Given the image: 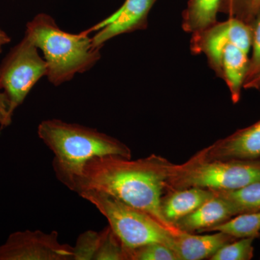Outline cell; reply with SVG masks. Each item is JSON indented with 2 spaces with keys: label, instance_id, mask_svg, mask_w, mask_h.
<instances>
[{
  "label": "cell",
  "instance_id": "cell-4",
  "mask_svg": "<svg viewBox=\"0 0 260 260\" xmlns=\"http://www.w3.org/2000/svg\"><path fill=\"white\" fill-rule=\"evenodd\" d=\"M257 181L260 160H205L194 155L181 165L170 162L167 191L189 187L236 190Z\"/></svg>",
  "mask_w": 260,
  "mask_h": 260
},
{
  "label": "cell",
  "instance_id": "cell-5",
  "mask_svg": "<svg viewBox=\"0 0 260 260\" xmlns=\"http://www.w3.org/2000/svg\"><path fill=\"white\" fill-rule=\"evenodd\" d=\"M78 194L107 219L128 255L129 251L151 243H162L172 249L174 235L148 213L101 191L85 190Z\"/></svg>",
  "mask_w": 260,
  "mask_h": 260
},
{
  "label": "cell",
  "instance_id": "cell-3",
  "mask_svg": "<svg viewBox=\"0 0 260 260\" xmlns=\"http://www.w3.org/2000/svg\"><path fill=\"white\" fill-rule=\"evenodd\" d=\"M88 35L85 30L65 32L52 17L40 13L27 24L25 37L42 51L49 82L59 85L91 69L100 59L101 49L94 47Z\"/></svg>",
  "mask_w": 260,
  "mask_h": 260
},
{
  "label": "cell",
  "instance_id": "cell-2",
  "mask_svg": "<svg viewBox=\"0 0 260 260\" xmlns=\"http://www.w3.org/2000/svg\"><path fill=\"white\" fill-rule=\"evenodd\" d=\"M38 135L54 153L56 177L70 190L90 159L105 155L132 158L130 149L119 140L80 124L47 119L39 124Z\"/></svg>",
  "mask_w": 260,
  "mask_h": 260
},
{
  "label": "cell",
  "instance_id": "cell-12",
  "mask_svg": "<svg viewBox=\"0 0 260 260\" xmlns=\"http://www.w3.org/2000/svg\"><path fill=\"white\" fill-rule=\"evenodd\" d=\"M238 215L234 205L217 191L194 212L176 223L185 232H204Z\"/></svg>",
  "mask_w": 260,
  "mask_h": 260
},
{
  "label": "cell",
  "instance_id": "cell-19",
  "mask_svg": "<svg viewBox=\"0 0 260 260\" xmlns=\"http://www.w3.org/2000/svg\"><path fill=\"white\" fill-rule=\"evenodd\" d=\"M260 10V0H222L219 13L251 25Z\"/></svg>",
  "mask_w": 260,
  "mask_h": 260
},
{
  "label": "cell",
  "instance_id": "cell-15",
  "mask_svg": "<svg viewBox=\"0 0 260 260\" xmlns=\"http://www.w3.org/2000/svg\"><path fill=\"white\" fill-rule=\"evenodd\" d=\"M250 51V48L237 43H230L224 49L222 55L220 78L226 84L234 104H237L240 100L249 66Z\"/></svg>",
  "mask_w": 260,
  "mask_h": 260
},
{
  "label": "cell",
  "instance_id": "cell-24",
  "mask_svg": "<svg viewBox=\"0 0 260 260\" xmlns=\"http://www.w3.org/2000/svg\"><path fill=\"white\" fill-rule=\"evenodd\" d=\"M244 88L246 89V90H249V89H256V90H259L260 75L256 77L254 79L251 80V81L248 82L247 83L244 84Z\"/></svg>",
  "mask_w": 260,
  "mask_h": 260
},
{
  "label": "cell",
  "instance_id": "cell-1",
  "mask_svg": "<svg viewBox=\"0 0 260 260\" xmlns=\"http://www.w3.org/2000/svg\"><path fill=\"white\" fill-rule=\"evenodd\" d=\"M170 162L158 155L132 160L119 155L95 157L85 162L73 190H95L111 195L148 213L173 235L183 231L168 223L161 212Z\"/></svg>",
  "mask_w": 260,
  "mask_h": 260
},
{
  "label": "cell",
  "instance_id": "cell-27",
  "mask_svg": "<svg viewBox=\"0 0 260 260\" xmlns=\"http://www.w3.org/2000/svg\"><path fill=\"white\" fill-rule=\"evenodd\" d=\"M259 90H260V89H259Z\"/></svg>",
  "mask_w": 260,
  "mask_h": 260
},
{
  "label": "cell",
  "instance_id": "cell-8",
  "mask_svg": "<svg viewBox=\"0 0 260 260\" xmlns=\"http://www.w3.org/2000/svg\"><path fill=\"white\" fill-rule=\"evenodd\" d=\"M74 247L61 244L57 232L25 230L0 245V260H73Z\"/></svg>",
  "mask_w": 260,
  "mask_h": 260
},
{
  "label": "cell",
  "instance_id": "cell-10",
  "mask_svg": "<svg viewBox=\"0 0 260 260\" xmlns=\"http://www.w3.org/2000/svg\"><path fill=\"white\" fill-rule=\"evenodd\" d=\"M205 160H260V119L195 154Z\"/></svg>",
  "mask_w": 260,
  "mask_h": 260
},
{
  "label": "cell",
  "instance_id": "cell-18",
  "mask_svg": "<svg viewBox=\"0 0 260 260\" xmlns=\"http://www.w3.org/2000/svg\"><path fill=\"white\" fill-rule=\"evenodd\" d=\"M215 191L234 205L238 215L260 210V181L236 190Z\"/></svg>",
  "mask_w": 260,
  "mask_h": 260
},
{
  "label": "cell",
  "instance_id": "cell-26",
  "mask_svg": "<svg viewBox=\"0 0 260 260\" xmlns=\"http://www.w3.org/2000/svg\"><path fill=\"white\" fill-rule=\"evenodd\" d=\"M0 104L5 109H8V101L4 93H0Z\"/></svg>",
  "mask_w": 260,
  "mask_h": 260
},
{
  "label": "cell",
  "instance_id": "cell-9",
  "mask_svg": "<svg viewBox=\"0 0 260 260\" xmlns=\"http://www.w3.org/2000/svg\"><path fill=\"white\" fill-rule=\"evenodd\" d=\"M157 0H126L122 6L109 18L92 28L87 34L98 31L92 37L94 47L102 49L107 41L121 34L145 30L148 15Z\"/></svg>",
  "mask_w": 260,
  "mask_h": 260
},
{
  "label": "cell",
  "instance_id": "cell-6",
  "mask_svg": "<svg viewBox=\"0 0 260 260\" xmlns=\"http://www.w3.org/2000/svg\"><path fill=\"white\" fill-rule=\"evenodd\" d=\"M47 75L45 59L39 55L38 48L24 37L0 65V89L4 90L10 117L32 87Z\"/></svg>",
  "mask_w": 260,
  "mask_h": 260
},
{
  "label": "cell",
  "instance_id": "cell-7",
  "mask_svg": "<svg viewBox=\"0 0 260 260\" xmlns=\"http://www.w3.org/2000/svg\"><path fill=\"white\" fill-rule=\"evenodd\" d=\"M251 25L237 18H229L191 34L190 51L194 54H205L210 68L220 78L222 55L228 44L237 43L251 49Z\"/></svg>",
  "mask_w": 260,
  "mask_h": 260
},
{
  "label": "cell",
  "instance_id": "cell-13",
  "mask_svg": "<svg viewBox=\"0 0 260 260\" xmlns=\"http://www.w3.org/2000/svg\"><path fill=\"white\" fill-rule=\"evenodd\" d=\"M195 235L182 232L174 236L172 249L179 260L210 259L217 251L227 243L236 239L225 233Z\"/></svg>",
  "mask_w": 260,
  "mask_h": 260
},
{
  "label": "cell",
  "instance_id": "cell-21",
  "mask_svg": "<svg viewBox=\"0 0 260 260\" xmlns=\"http://www.w3.org/2000/svg\"><path fill=\"white\" fill-rule=\"evenodd\" d=\"M129 260H179L172 248L162 243H151L129 251Z\"/></svg>",
  "mask_w": 260,
  "mask_h": 260
},
{
  "label": "cell",
  "instance_id": "cell-23",
  "mask_svg": "<svg viewBox=\"0 0 260 260\" xmlns=\"http://www.w3.org/2000/svg\"><path fill=\"white\" fill-rule=\"evenodd\" d=\"M11 121L12 118L8 115L6 109L2 107L1 104H0V125H1V129L10 125Z\"/></svg>",
  "mask_w": 260,
  "mask_h": 260
},
{
  "label": "cell",
  "instance_id": "cell-22",
  "mask_svg": "<svg viewBox=\"0 0 260 260\" xmlns=\"http://www.w3.org/2000/svg\"><path fill=\"white\" fill-rule=\"evenodd\" d=\"M251 25L252 28L251 56H249V66L244 84L260 75V10Z\"/></svg>",
  "mask_w": 260,
  "mask_h": 260
},
{
  "label": "cell",
  "instance_id": "cell-17",
  "mask_svg": "<svg viewBox=\"0 0 260 260\" xmlns=\"http://www.w3.org/2000/svg\"><path fill=\"white\" fill-rule=\"evenodd\" d=\"M207 232H220L235 239L260 236V210L239 214Z\"/></svg>",
  "mask_w": 260,
  "mask_h": 260
},
{
  "label": "cell",
  "instance_id": "cell-20",
  "mask_svg": "<svg viewBox=\"0 0 260 260\" xmlns=\"http://www.w3.org/2000/svg\"><path fill=\"white\" fill-rule=\"evenodd\" d=\"M254 237L240 238L222 246L210 260H250L254 256Z\"/></svg>",
  "mask_w": 260,
  "mask_h": 260
},
{
  "label": "cell",
  "instance_id": "cell-14",
  "mask_svg": "<svg viewBox=\"0 0 260 260\" xmlns=\"http://www.w3.org/2000/svg\"><path fill=\"white\" fill-rule=\"evenodd\" d=\"M214 195L215 191L199 187L168 191L161 200L160 208L162 216L168 223L177 228V222L194 212Z\"/></svg>",
  "mask_w": 260,
  "mask_h": 260
},
{
  "label": "cell",
  "instance_id": "cell-11",
  "mask_svg": "<svg viewBox=\"0 0 260 260\" xmlns=\"http://www.w3.org/2000/svg\"><path fill=\"white\" fill-rule=\"evenodd\" d=\"M74 247L73 260H129L128 251L112 229L80 234Z\"/></svg>",
  "mask_w": 260,
  "mask_h": 260
},
{
  "label": "cell",
  "instance_id": "cell-25",
  "mask_svg": "<svg viewBox=\"0 0 260 260\" xmlns=\"http://www.w3.org/2000/svg\"><path fill=\"white\" fill-rule=\"evenodd\" d=\"M10 42V38L8 37V34L0 28V53L3 51V46Z\"/></svg>",
  "mask_w": 260,
  "mask_h": 260
},
{
  "label": "cell",
  "instance_id": "cell-16",
  "mask_svg": "<svg viewBox=\"0 0 260 260\" xmlns=\"http://www.w3.org/2000/svg\"><path fill=\"white\" fill-rule=\"evenodd\" d=\"M222 0H189L182 13L181 27L193 34L201 31L218 21L217 15Z\"/></svg>",
  "mask_w": 260,
  "mask_h": 260
}]
</instances>
